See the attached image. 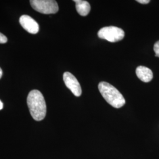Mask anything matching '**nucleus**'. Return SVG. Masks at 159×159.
Wrapping results in <instances>:
<instances>
[{
  "label": "nucleus",
  "mask_w": 159,
  "mask_h": 159,
  "mask_svg": "<svg viewBox=\"0 0 159 159\" xmlns=\"http://www.w3.org/2000/svg\"><path fill=\"white\" fill-rule=\"evenodd\" d=\"M27 102L30 114L35 120L41 121L45 118L47 113L46 101L40 91L33 90L30 91Z\"/></svg>",
  "instance_id": "obj_1"
},
{
  "label": "nucleus",
  "mask_w": 159,
  "mask_h": 159,
  "mask_svg": "<svg viewBox=\"0 0 159 159\" xmlns=\"http://www.w3.org/2000/svg\"><path fill=\"white\" fill-rule=\"evenodd\" d=\"M98 90L106 101L114 108H119L125 103L123 96L114 86L107 82L102 81L98 84Z\"/></svg>",
  "instance_id": "obj_2"
},
{
  "label": "nucleus",
  "mask_w": 159,
  "mask_h": 159,
  "mask_svg": "<svg viewBox=\"0 0 159 159\" xmlns=\"http://www.w3.org/2000/svg\"><path fill=\"white\" fill-rule=\"evenodd\" d=\"M125 35V31L122 29L114 26L103 27L98 32V36L100 39L111 43H116L123 40Z\"/></svg>",
  "instance_id": "obj_3"
},
{
  "label": "nucleus",
  "mask_w": 159,
  "mask_h": 159,
  "mask_svg": "<svg viewBox=\"0 0 159 159\" xmlns=\"http://www.w3.org/2000/svg\"><path fill=\"white\" fill-rule=\"evenodd\" d=\"M31 6L35 11L44 14H56L58 11V6L54 0H31Z\"/></svg>",
  "instance_id": "obj_4"
},
{
  "label": "nucleus",
  "mask_w": 159,
  "mask_h": 159,
  "mask_svg": "<svg viewBox=\"0 0 159 159\" xmlns=\"http://www.w3.org/2000/svg\"><path fill=\"white\" fill-rule=\"evenodd\" d=\"M63 80L67 87L75 96L80 97L81 95L82 90L81 85L74 75L69 72H65L63 74Z\"/></svg>",
  "instance_id": "obj_5"
},
{
  "label": "nucleus",
  "mask_w": 159,
  "mask_h": 159,
  "mask_svg": "<svg viewBox=\"0 0 159 159\" xmlns=\"http://www.w3.org/2000/svg\"><path fill=\"white\" fill-rule=\"evenodd\" d=\"M20 23L23 29L31 34H35L39 31V24L32 17L23 15L20 18Z\"/></svg>",
  "instance_id": "obj_6"
},
{
  "label": "nucleus",
  "mask_w": 159,
  "mask_h": 159,
  "mask_svg": "<svg viewBox=\"0 0 159 159\" xmlns=\"http://www.w3.org/2000/svg\"><path fill=\"white\" fill-rule=\"evenodd\" d=\"M137 77L144 83H148L153 79V74L152 71L146 67L139 66L136 71Z\"/></svg>",
  "instance_id": "obj_7"
},
{
  "label": "nucleus",
  "mask_w": 159,
  "mask_h": 159,
  "mask_svg": "<svg viewBox=\"0 0 159 159\" xmlns=\"http://www.w3.org/2000/svg\"><path fill=\"white\" fill-rule=\"evenodd\" d=\"M75 8L80 16H86L90 11L91 7L89 2L83 0H74Z\"/></svg>",
  "instance_id": "obj_8"
},
{
  "label": "nucleus",
  "mask_w": 159,
  "mask_h": 159,
  "mask_svg": "<svg viewBox=\"0 0 159 159\" xmlns=\"http://www.w3.org/2000/svg\"><path fill=\"white\" fill-rule=\"evenodd\" d=\"M154 51L155 52L156 57H159V41H157L154 45Z\"/></svg>",
  "instance_id": "obj_9"
},
{
  "label": "nucleus",
  "mask_w": 159,
  "mask_h": 159,
  "mask_svg": "<svg viewBox=\"0 0 159 159\" xmlns=\"http://www.w3.org/2000/svg\"><path fill=\"white\" fill-rule=\"evenodd\" d=\"M7 42V38L4 34L0 33V44H4Z\"/></svg>",
  "instance_id": "obj_10"
},
{
  "label": "nucleus",
  "mask_w": 159,
  "mask_h": 159,
  "mask_svg": "<svg viewBox=\"0 0 159 159\" xmlns=\"http://www.w3.org/2000/svg\"><path fill=\"white\" fill-rule=\"evenodd\" d=\"M137 2L142 4H147L150 2V0H137Z\"/></svg>",
  "instance_id": "obj_11"
},
{
  "label": "nucleus",
  "mask_w": 159,
  "mask_h": 159,
  "mask_svg": "<svg viewBox=\"0 0 159 159\" xmlns=\"http://www.w3.org/2000/svg\"><path fill=\"white\" fill-rule=\"evenodd\" d=\"M3 108V103L0 100V110Z\"/></svg>",
  "instance_id": "obj_12"
},
{
  "label": "nucleus",
  "mask_w": 159,
  "mask_h": 159,
  "mask_svg": "<svg viewBox=\"0 0 159 159\" xmlns=\"http://www.w3.org/2000/svg\"><path fill=\"white\" fill-rule=\"evenodd\" d=\"M2 76V69L0 67V79H1Z\"/></svg>",
  "instance_id": "obj_13"
}]
</instances>
